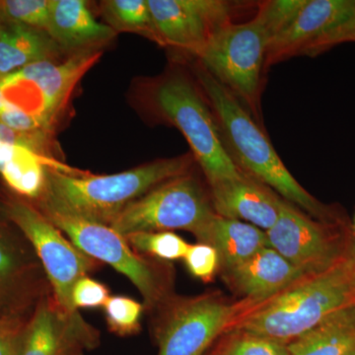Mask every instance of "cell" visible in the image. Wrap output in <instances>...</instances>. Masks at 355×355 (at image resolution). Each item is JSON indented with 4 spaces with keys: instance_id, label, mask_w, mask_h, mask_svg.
I'll return each mask as SVG.
<instances>
[{
    "instance_id": "1",
    "label": "cell",
    "mask_w": 355,
    "mask_h": 355,
    "mask_svg": "<svg viewBox=\"0 0 355 355\" xmlns=\"http://www.w3.org/2000/svg\"><path fill=\"white\" fill-rule=\"evenodd\" d=\"M193 73L209 100L224 146L242 172L317 220L352 225L340 207L320 202L296 181L260 123L230 91L198 62L193 67Z\"/></svg>"
},
{
    "instance_id": "2",
    "label": "cell",
    "mask_w": 355,
    "mask_h": 355,
    "mask_svg": "<svg viewBox=\"0 0 355 355\" xmlns=\"http://www.w3.org/2000/svg\"><path fill=\"white\" fill-rule=\"evenodd\" d=\"M193 162V154L187 153L99 176L46 167L43 191L29 200L37 207H49L110 226L130 203L159 184L191 172Z\"/></svg>"
},
{
    "instance_id": "3",
    "label": "cell",
    "mask_w": 355,
    "mask_h": 355,
    "mask_svg": "<svg viewBox=\"0 0 355 355\" xmlns=\"http://www.w3.org/2000/svg\"><path fill=\"white\" fill-rule=\"evenodd\" d=\"M355 304V261L349 254L326 272L310 275L272 297L250 304L229 331L289 345L336 311Z\"/></svg>"
},
{
    "instance_id": "4",
    "label": "cell",
    "mask_w": 355,
    "mask_h": 355,
    "mask_svg": "<svg viewBox=\"0 0 355 355\" xmlns=\"http://www.w3.org/2000/svg\"><path fill=\"white\" fill-rule=\"evenodd\" d=\"M144 106L158 123L182 132L209 186L241 177L222 141L216 116L195 74L172 67L144 84Z\"/></svg>"
},
{
    "instance_id": "5",
    "label": "cell",
    "mask_w": 355,
    "mask_h": 355,
    "mask_svg": "<svg viewBox=\"0 0 355 355\" xmlns=\"http://www.w3.org/2000/svg\"><path fill=\"white\" fill-rule=\"evenodd\" d=\"M270 38L254 14L246 22H231L217 32L197 60L241 102L254 120L261 121V93Z\"/></svg>"
},
{
    "instance_id": "6",
    "label": "cell",
    "mask_w": 355,
    "mask_h": 355,
    "mask_svg": "<svg viewBox=\"0 0 355 355\" xmlns=\"http://www.w3.org/2000/svg\"><path fill=\"white\" fill-rule=\"evenodd\" d=\"M37 209L84 254L127 277L141 294L146 307L158 308L171 297V275L165 266L135 251L111 226L49 207Z\"/></svg>"
},
{
    "instance_id": "7",
    "label": "cell",
    "mask_w": 355,
    "mask_h": 355,
    "mask_svg": "<svg viewBox=\"0 0 355 355\" xmlns=\"http://www.w3.org/2000/svg\"><path fill=\"white\" fill-rule=\"evenodd\" d=\"M214 214L210 195L189 172L130 203L110 226L125 237L140 232L184 230L198 239Z\"/></svg>"
},
{
    "instance_id": "8",
    "label": "cell",
    "mask_w": 355,
    "mask_h": 355,
    "mask_svg": "<svg viewBox=\"0 0 355 355\" xmlns=\"http://www.w3.org/2000/svg\"><path fill=\"white\" fill-rule=\"evenodd\" d=\"M100 57L99 50L78 51L62 64L42 60L2 76L0 86L6 108L36 116L53 132L77 83Z\"/></svg>"
},
{
    "instance_id": "9",
    "label": "cell",
    "mask_w": 355,
    "mask_h": 355,
    "mask_svg": "<svg viewBox=\"0 0 355 355\" xmlns=\"http://www.w3.org/2000/svg\"><path fill=\"white\" fill-rule=\"evenodd\" d=\"M6 214L31 245L58 304L67 312L78 311L72 305V288L77 280L95 272L101 263L69 242L29 200L13 191L7 200Z\"/></svg>"
},
{
    "instance_id": "10",
    "label": "cell",
    "mask_w": 355,
    "mask_h": 355,
    "mask_svg": "<svg viewBox=\"0 0 355 355\" xmlns=\"http://www.w3.org/2000/svg\"><path fill=\"white\" fill-rule=\"evenodd\" d=\"M246 300L231 302L219 294L168 298L155 327L158 355H203L230 328Z\"/></svg>"
},
{
    "instance_id": "11",
    "label": "cell",
    "mask_w": 355,
    "mask_h": 355,
    "mask_svg": "<svg viewBox=\"0 0 355 355\" xmlns=\"http://www.w3.org/2000/svg\"><path fill=\"white\" fill-rule=\"evenodd\" d=\"M266 233L270 248L306 275H315L347 256L352 228L317 220L284 200L279 218Z\"/></svg>"
},
{
    "instance_id": "12",
    "label": "cell",
    "mask_w": 355,
    "mask_h": 355,
    "mask_svg": "<svg viewBox=\"0 0 355 355\" xmlns=\"http://www.w3.org/2000/svg\"><path fill=\"white\" fill-rule=\"evenodd\" d=\"M355 30V0H303L296 15L268 44L266 67L295 57H317L347 43Z\"/></svg>"
},
{
    "instance_id": "13",
    "label": "cell",
    "mask_w": 355,
    "mask_h": 355,
    "mask_svg": "<svg viewBox=\"0 0 355 355\" xmlns=\"http://www.w3.org/2000/svg\"><path fill=\"white\" fill-rule=\"evenodd\" d=\"M156 42L198 58L210 40L234 22L237 3L224 0H147Z\"/></svg>"
},
{
    "instance_id": "14",
    "label": "cell",
    "mask_w": 355,
    "mask_h": 355,
    "mask_svg": "<svg viewBox=\"0 0 355 355\" xmlns=\"http://www.w3.org/2000/svg\"><path fill=\"white\" fill-rule=\"evenodd\" d=\"M99 345V331L78 311L62 309L50 292L26 322L16 355H84Z\"/></svg>"
},
{
    "instance_id": "15",
    "label": "cell",
    "mask_w": 355,
    "mask_h": 355,
    "mask_svg": "<svg viewBox=\"0 0 355 355\" xmlns=\"http://www.w3.org/2000/svg\"><path fill=\"white\" fill-rule=\"evenodd\" d=\"M50 292L43 266L22 233L0 237V319L27 321Z\"/></svg>"
},
{
    "instance_id": "16",
    "label": "cell",
    "mask_w": 355,
    "mask_h": 355,
    "mask_svg": "<svg viewBox=\"0 0 355 355\" xmlns=\"http://www.w3.org/2000/svg\"><path fill=\"white\" fill-rule=\"evenodd\" d=\"M210 198L218 216L246 222L266 232L279 218L284 202L272 189L245 173L210 187Z\"/></svg>"
},
{
    "instance_id": "17",
    "label": "cell",
    "mask_w": 355,
    "mask_h": 355,
    "mask_svg": "<svg viewBox=\"0 0 355 355\" xmlns=\"http://www.w3.org/2000/svg\"><path fill=\"white\" fill-rule=\"evenodd\" d=\"M223 273L231 288L250 304L272 297L310 277L270 247Z\"/></svg>"
},
{
    "instance_id": "18",
    "label": "cell",
    "mask_w": 355,
    "mask_h": 355,
    "mask_svg": "<svg viewBox=\"0 0 355 355\" xmlns=\"http://www.w3.org/2000/svg\"><path fill=\"white\" fill-rule=\"evenodd\" d=\"M46 33L60 50L74 53L98 50L116 35L109 25L95 19L83 0H51Z\"/></svg>"
},
{
    "instance_id": "19",
    "label": "cell",
    "mask_w": 355,
    "mask_h": 355,
    "mask_svg": "<svg viewBox=\"0 0 355 355\" xmlns=\"http://www.w3.org/2000/svg\"><path fill=\"white\" fill-rule=\"evenodd\" d=\"M198 241L216 250L223 272L241 265L258 252L270 247L266 231L216 214Z\"/></svg>"
},
{
    "instance_id": "20",
    "label": "cell",
    "mask_w": 355,
    "mask_h": 355,
    "mask_svg": "<svg viewBox=\"0 0 355 355\" xmlns=\"http://www.w3.org/2000/svg\"><path fill=\"white\" fill-rule=\"evenodd\" d=\"M60 51L46 32L14 22L0 14V76L34 62L55 60Z\"/></svg>"
},
{
    "instance_id": "21",
    "label": "cell",
    "mask_w": 355,
    "mask_h": 355,
    "mask_svg": "<svg viewBox=\"0 0 355 355\" xmlns=\"http://www.w3.org/2000/svg\"><path fill=\"white\" fill-rule=\"evenodd\" d=\"M287 347L289 355H355V304L324 318Z\"/></svg>"
},
{
    "instance_id": "22",
    "label": "cell",
    "mask_w": 355,
    "mask_h": 355,
    "mask_svg": "<svg viewBox=\"0 0 355 355\" xmlns=\"http://www.w3.org/2000/svg\"><path fill=\"white\" fill-rule=\"evenodd\" d=\"M103 13L114 32H135L156 42L147 0H108L102 3Z\"/></svg>"
},
{
    "instance_id": "23",
    "label": "cell",
    "mask_w": 355,
    "mask_h": 355,
    "mask_svg": "<svg viewBox=\"0 0 355 355\" xmlns=\"http://www.w3.org/2000/svg\"><path fill=\"white\" fill-rule=\"evenodd\" d=\"M125 238L135 251L158 260L184 259L190 248L186 240L172 231L135 233Z\"/></svg>"
},
{
    "instance_id": "24",
    "label": "cell",
    "mask_w": 355,
    "mask_h": 355,
    "mask_svg": "<svg viewBox=\"0 0 355 355\" xmlns=\"http://www.w3.org/2000/svg\"><path fill=\"white\" fill-rule=\"evenodd\" d=\"M211 355H289L286 343L242 331H229Z\"/></svg>"
},
{
    "instance_id": "25",
    "label": "cell",
    "mask_w": 355,
    "mask_h": 355,
    "mask_svg": "<svg viewBox=\"0 0 355 355\" xmlns=\"http://www.w3.org/2000/svg\"><path fill=\"white\" fill-rule=\"evenodd\" d=\"M109 331L119 336L137 335L144 305L128 296H111L104 306Z\"/></svg>"
},
{
    "instance_id": "26",
    "label": "cell",
    "mask_w": 355,
    "mask_h": 355,
    "mask_svg": "<svg viewBox=\"0 0 355 355\" xmlns=\"http://www.w3.org/2000/svg\"><path fill=\"white\" fill-rule=\"evenodd\" d=\"M51 0L0 1V14L14 22L46 32L50 20Z\"/></svg>"
},
{
    "instance_id": "27",
    "label": "cell",
    "mask_w": 355,
    "mask_h": 355,
    "mask_svg": "<svg viewBox=\"0 0 355 355\" xmlns=\"http://www.w3.org/2000/svg\"><path fill=\"white\" fill-rule=\"evenodd\" d=\"M184 261L191 275L203 282L212 280L220 268V261L216 250L205 243L190 245Z\"/></svg>"
},
{
    "instance_id": "28",
    "label": "cell",
    "mask_w": 355,
    "mask_h": 355,
    "mask_svg": "<svg viewBox=\"0 0 355 355\" xmlns=\"http://www.w3.org/2000/svg\"><path fill=\"white\" fill-rule=\"evenodd\" d=\"M110 297L108 287L89 275L77 280L71 292L72 305L76 310L104 307Z\"/></svg>"
},
{
    "instance_id": "29",
    "label": "cell",
    "mask_w": 355,
    "mask_h": 355,
    "mask_svg": "<svg viewBox=\"0 0 355 355\" xmlns=\"http://www.w3.org/2000/svg\"><path fill=\"white\" fill-rule=\"evenodd\" d=\"M26 322L0 319V355H16Z\"/></svg>"
},
{
    "instance_id": "30",
    "label": "cell",
    "mask_w": 355,
    "mask_h": 355,
    "mask_svg": "<svg viewBox=\"0 0 355 355\" xmlns=\"http://www.w3.org/2000/svg\"><path fill=\"white\" fill-rule=\"evenodd\" d=\"M9 196L0 191V237L15 234L19 231L7 217L6 203Z\"/></svg>"
},
{
    "instance_id": "31",
    "label": "cell",
    "mask_w": 355,
    "mask_h": 355,
    "mask_svg": "<svg viewBox=\"0 0 355 355\" xmlns=\"http://www.w3.org/2000/svg\"><path fill=\"white\" fill-rule=\"evenodd\" d=\"M349 254L355 261V233L354 232V231H352V240H350Z\"/></svg>"
},
{
    "instance_id": "32",
    "label": "cell",
    "mask_w": 355,
    "mask_h": 355,
    "mask_svg": "<svg viewBox=\"0 0 355 355\" xmlns=\"http://www.w3.org/2000/svg\"><path fill=\"white\" fill-rule=\"evenodd\" d=\"M350 42H355V30L350 35L349 40H347V43H350Z\"/></svg>"
},
{
    "instance_id": "33",
    "label": "cell",
    "mask_w": 355,
    "mask_h": 355,
    "mask_svg": "<svg viewBox=\"0 0 355 355\" xmlns=\"http://www.w3.org/2000/svg\"><path fill=\"white\" fill-rule=\"evenodd\" d=\"M352 231H354V232L355 233V214H354V222H352Z\"/></svg>"
},
{
    "instance_id": "34",
    "label": "cell",
    "mask_w": 355,
    "mask_h": 355,
    "mask_svg": "<svg viewBox=\"0 0 355 355\" xmlns=\"http://www.w3.org/2000/svg\"><path fill=\"white\" fill-rule=\"evenodd\" d=\"M203 355H207V354H203Z\"/></svg>"
}]
</instances>
